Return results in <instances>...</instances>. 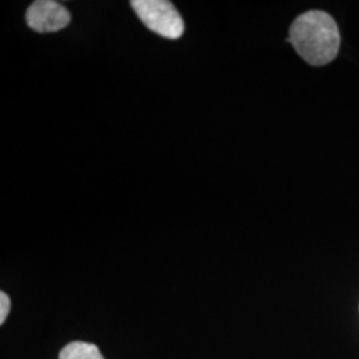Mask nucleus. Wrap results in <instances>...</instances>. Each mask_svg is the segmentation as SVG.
I'll return each instance as SVG.
<instances>
[{
	"label": "nucleus",
	"instance_id": "obj_1",
	"mask_svg": "<svg viewBox=\"0 0 359 359\" xmlns=\"http://www.w3.org/2000/svg\"><path fill=\"white\" fill-rule=\"evenodd\" d=\"M289 41L306 63L325 65L337 56L341 38L337 23L329 13L309 11L293 22Z\"/></svg>",
	"mask_w": 359,
	"mask_h": 359
},
{
	"label": "nucleus",
	"instance_id": "obj_2",
	"mask_svg": "<svg viewBox=\"0 0 359 359\" xmlns=\"http://www.w3.org/2000/svg\"><path fill=\"white\" fill-rule=\"evenodd\" d=\"M130 6L144 26L154 34L167 39H179L184 34V20L173 3L168 0H133Z\"/></svg>",
	"mask_w": 359,
	"mask_h": 359
},
{
	"label": "nucleus",
	"instance_id": "obj_3",
	"mask_svg": "<svg viewBox=\"0 0 359 359\" xmlns=\"http://www.w3.org/2000/svg\"><path fill=\"white\" fill-rule=\"evenodd\" d=\"M26 22L29 28L40 34L56 32L69 25L71 13L57 1L38 0L28 7Z\"/></svg>",
	"mask_w": 359,
	"mask_h": 359
},
{
	"label": "nucleus",
	"instance_id": "obj_4",
	"mask_svg": "<svg viewBox=\"0 0 359 359\" xmlns=\"http://www.w3.org/2000/svg\"><path fill=\"white\" fill-rule=\"evenodd\" d=\"M59 359H104L97 346L86 342H72L62 350Z\"/></svg>",
	"mask_w": 359,
	"mask_h": 359
},
{
	"label": "nucleus",
	"instance_id": "obj_5",
	"mask_svg": "<svg viewBox=\"0 0 359 359\" xmlns=\"http://www.w3.org/2000/svg\"><path fill=\"white\" fill-rule=\"evenodd\" d=\"M10 298L4 292L0 293V323H4L10 313Z\"/></svg>",
	"mask_w": 359,
	"mask_h": 359
}]
</instances>
